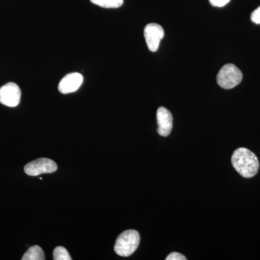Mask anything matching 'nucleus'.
<instances>
[{
	"mask_svg": "<svg viewBox=\"0 0 260 260\" xmlns=\"http://www.w3.org/2000/svg\"><path fill=\"white\" fill-rule=\"evenodd\" d=\"M233 167L243 177L251 178L257 174L259 160L254 153L245 148H238L232 157Z\"/></svg>",
	"mask_w": 260,
	"mask_h": 260,
	"instance_id": "nucleus-1",
	"label": "nucleus"
},
{
	"mask_svg": "<svg viewBox=\"0 0 260 260\" xmlns=\"http://www.w3.org/2000/svg\"><path fill=\"white\" fill-rule=\"evenodd\" d=\"M140 240V234L137 231H125L116 239L114 251L118 255L129 256L138 249Z\"/></svg>",
	"mask_w": 260,
	"mask_h": 260,
	"instance_id": "nucleus-2",
	"label": "nucleus"
},
{
	"mask_svg": "<svg viewBox=\"0 0 260 260\" xmlns=\"http://www.w3.org/2000/svg\"><path fill=\"white\" fill-rule=\"evenodd\" d=\"M243 74L237 66L233 64L224 65L217 75V82L221 88L232 89L242 82Z\"/></svg>",
	"mask_w": 260,
	"mask_h": 260,
	"instance_id": "nucleus-3",
	"label": "nucleus"
},
{
	"mask_svg": "<svg viewBox=\"0 0 260 260\" xmlns=\"http://www.w3.org/2000/svg\"><path fill=\"white\" fill-rule=\"evenodd\" d=\"M57 170V165L51 159L42 158L28 162L24 168L25 174L30 177H37L43 174H50Z\"/></svg>",
	"mask_w": 260,
	"mask_h": 260,
	"instance_id": "nucleus-4",
	"label": "nucleus"
},
{
	"mask_svg": "<svg viewBox=\"0 0 260 260\" xmlns=\"http://www.w3.org/2000/svg\"><path fill=\"white\" fill-rule=\"evenodd\" d=\"M21 90L16 83H8L0 88V103L8 107H16L20 104Z\"/></svg>",
	"mask_w": 260,
	"mask_h": 260,
	"instance_id": "nucleus-5",
	"label": "nucleus"
},
{
	"mask_svg": "<svg viewBox=\"0 0 260 260\" xmlns=\"http://www.w3.org/2000/svg\"><path fill=\"white\" fill-rule=\"evenodd\" d=\"M144 37L149 50L155 52L164 37V29L158 24L149 23L144 29Z\"/></svg>",
	"mask_w": 260,
	"mask_h": 260,
	"instance_id": "nucleus-6",
	"label": "nucleus"
},
{
	"mask_svg": "<svg viewBox=\"0 0 260 260\" xmlns=\"http://www.w3.org/2000/svg\"><path fill=\"white\" fill-rule=\"evenodd\" d=\"M83 82V75L78 73H72L65 75L59 82V91L62 94L74 93L81 86Z\"/></svg>",
	"mask_w": 260,
	"mask_h": 260,
	"instance_id": "nucleus-7",
	"label": "nucleus"
},
{
	"mask_svg": "<svg viewBox=\"0 0 260 260\" xmlns=\"http://www.w3.org/2000/svg\"><path fill=\"white\" fill-rule=\"evenodd\" d=\"M158 134L167 137L170 135L173 127V116L165 107H160L157 111Z\"/></svg>",
	"mask_w": 260,
	"mask_h": 260,
	"instance_id": "nucleus-8",
	"label": "nucleus"
},
{
	"mask_svg": "<svg viewBox=\"0 0 260 260\" xmlns=\"http://www.w3.org/2000/svg\"><path fill=\"white\" fill-rule=\"evenodd\" d=\"M23 260H44L45 255H44V251L39 246H32L29 248L26 252L24 254Z\"/></svg>",
	"mask_w": 260,
	"mask_h": 260,
	"instance_id": "nucleus-9",
	"label": "nucleus"
},
{
	"mask_svg": "<svg viewBox=\"0 0 260 260\" xmlns=\"http://www.w3.org/2000/svg\"><path fill=\"white\" fill-rule=\"evenodd\" d=\"M93 4L104 8H118L122 6L124 0H90Z\"/></svg>",
	"mask_w": 260,
	"mask_h": 260,
	"instance_id": "nucleus-10",
	"label": "nucleus"
},
{
	"mask_svg": "<svg viewBox=\"0 0 260 260\" xmlns=\"http://www.w3.org/2000/svg\"><path fill=\"white\" fill-rule=\"evenodd\" d=\"M54 260H71L69 252L63 246H57L53 252Z\"/></svg>",
	"mask_w": 260,
	"mask_h": 260,
	"instance_id": "nucleus-11",
	"label": "nucleus"
},
{
	"mask_svg": "<svg viewBox=\"0 0 260 260\" xmlns=\"http://www.w3.org/2000/svg\"><path fill=\"white\" fill-rule=\"evenodd\" d=\"M167 260H186L185 256L178 252H172L166 258Z\"/></svg>",
	"mask_w": 260,
	"mask_h": 260,
	"instance_id": "nucleus-12",
	"label": "nucleus"
},
{
	"mask_svg": "<svg viewBox=\"0 0 260 260\" xmlns=\"http://www.w3.org/2000/svg\"><path fill=\"white\" fill-rule=\"evenodd\" d=\"M210 5L217 8H222L226 5L231 0H209Z\"/></svg>",
	"mask_w": 260,
	"mask_h": 260,
	"instance_id": "nucleus-13",
	"label": "nucleus"
},
{
	"mask_svg": "<svg viewBox=\"0 0 260 260\" xmlns=\"http://www.w3.org/2000/svg\"><path fill=\"white\" fill-rule=\"evenodd\" d=\"M251 20L253 23L260 24V7L251 13Z\"/></svg>",
	"mask_w": 260,
	"mask_h": 260,
	"instance_id": "nucleus-14",
	"label": "nucleus"
}]
</instances>
